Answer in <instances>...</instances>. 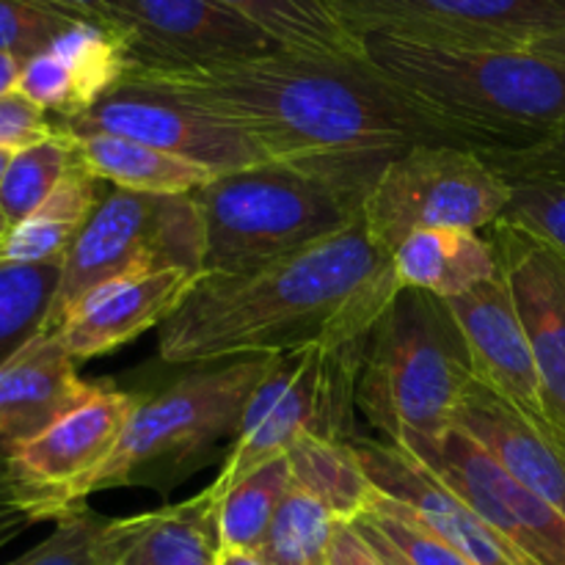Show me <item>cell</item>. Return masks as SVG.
Here are the masks:
<instances>
[{
    "label": "cell",
    "mask_w": 565,
    "mask_h": 565,
    "mask_svg": "<svg viewBox=\"0 0 565 565\" xmlns=\"http://www.w3.org/2000/svg\"><path fill=\"white\" fill-rule=\"evenodd\" d=\"M390 544H395L414 565H472L461 552L439 539L406 502L373 491L367 511L362 513Z\"/></svg>",
    "instance_id": "obj_33"
},
{
    "label": "cell",
    "mask_w": 565,
    "mask_h": 565,
    "mask_svg": "<svg viewBox=\"0 0 565 565\" xmlns=\"http://www.w3.org/2000/svg\"><path fill=\"white\" fill-rule=\"evenodd\" d=\"M447 303L467 340L475 379L535 423H550L533 348L502 270L463 296L447 298Z\"/></svg>",
    "instance_id": "obj_17"
},
{
    "label": "cell",
    "mask_w": 565,
    "mask_h": 565,
    "mask_svg": "<svg viewBox=\"0 0 565 565\" xmlns=\"http://www.w3.org/2000/svg\"><path fill=\"white\" fill-rule=\"evenodd\" d=\"M72 163H75V141L61 130L14 152L0 182V207L11 226L25 221L55 191Z\"/></svg>",
    "instance_id": "obj_31"
},
{
    "label": "cell",
    "mask_w": 565,
    "mask_h": 565,
    "mask_svg": "<svg viewBox=\"0 0 565 565\" xmlns=\"http://www.w3.org/2000/svg\"><path fill=\"white\" fill-rule=\"evenodd\" d=\"M55 130L66 136H88V132L125 136L191 163L207 166L215 174L268 163L241 132L218 125L188 105L136 88H116L86 114L55 121Z\"/></svg>",
    "instance_id": "obj_13"
},
{
    "label": "cell",
    "mask_w": 565,
    "mask_h": 565,
    "mask_svg": "<svg viewBox=\"0 0 565 565\" xmlns=\"http://www.w3.org/2000/svg\"><path fill=\"white\" fill-rule=\"evenodd\" d=\"M86 17L55 0H0V53L28 61Z\"/></svg>",
    "instance_id": "obj_35"
},
{
    "label": "cell",
    "mask_w": 565,
    "mask_h": 565,
    "mask_svg": "<svg viewBox=\"0 0 565 565\" xmlns=\"http://www.w3.org/2000/svg\"><path fill=\"white\" fill-rule=\"evenodd\" d=\"M500 221L530 232L565 259V177H519Z\"/></svg>",
    "instance_id": "obj_34"
},
{
    "label": "cell",
    "mask_w": 565,
    "mask_h": 565,
    "mask_svg": "<svg viewBox=\"0 0 565 565\" xmlns=\"http://www.w3.org/2000/svg\"><path fill=\"white\" fill-rule=\"evenodd\" d=\"M39 524V519L31 511H20V508H0V550L9 546L11 541L20 539L28 527Z\"/></svg>",
    "instance_id": "obj_40"
},
{
    "label": "cell",
    "mask_w": 565,
    "mask_h": 565,
    "mask_svg": "<svg viewBox=\"0 0 565 565\" xmlns=\"http://www.w3.org/2000/svg\"><path fill=\"white\" fill-rule=\"evenodd\" d=\"M430 472L533 565H565V516L508 475L478 441L452 430Z\"/></svg>",
    "instance_id": "obj_12"
},
{
    "label": "cell",
    "mask_w": 565,
    "mask_h": 565,
    "mask_svg": "<svg viewBox=\"0 0 565 565\" xmlns=\"http://www.w3.org/2000/svg\"><path fill=\"white\" fill-rule=\"evenodd\" d=\"M20 70H22L20 58L0 53V94L14 92L17 81H20Z\"/></svg>",
    "instance_id": "obj_42"
},
{
    "label": "cell",
    "mask_w": 565,
    "mask_h": 565,
    "mask_svg": "<svg viewBox=\"0 0 565 565\" xmlns=\"http://www.w3.org/2000/svg\"><path fill=\"white\" fill-rule=\"evenodd\" d=\"M11 158H14V152H11V149H0V182H3L6 171H9Z\"/></svg>",
    "instance_id": "obj_46"
},
{
    "label": "cell",
    "mask_w": 565,
    "mask_h": 565,
    "mask_svg": "<svg viewBox=\"0 0 565 565\" xmlns=\"http://www.w3.org/2000/svg\"><path fill=\"white\" fill-rule=\"evenodd\" d=\"M75 154L97 180L110 182L121 191L158 193V196H188L215 177L207 166L154 149L110 132L70 136Z\"/></svg>",
    "instance_id": "obj_24"
},
{
    "label": "cell",
    "mask_w": 565,
    "mask_h": 565,
    "mask_svg": "<svg viewBox=\"0 0 565 565\" xmlns=\"http://www.w3.org/2000/svg\"><path fill=\"white\" fill-rule=\"evenodd\" d=\"M401 290L390 254L351 226L241 276H202L158 331L169 364L279 356L370 334Z\"/></svg>",
    "instance_id": "obj_2"
},
{
    "label": "cell",
    "mask_w": 565,
    "mask_h": 565,
    "mask_svg": "<svg viewBox=\"0 0 565 565\" xmlns=\"http://www.w3.org/2000/svg\"><path fill=\"white\" fill-rule=\"evenodd\" d=\"M61 265H9L0 263V367L47 326Z\"/></svg>",
    "instance_id": "obj_29"
},
{
    "label": "cell",
    "mask_w": 565,
    "mask_h": 565,
    "mask_svg": "<svg viewBox=\"0 0 565 565\" xmlns=\"http://www.w3.org/2000/svg\"><path fill=\"white\" fill-rule=\"evenodd\" d=\"M392 268L397 287L434 292L445 301L500 274L491 241H483L480 232L456 226L408 235L392 254Z\"/></svg>",
    "instance_id": "obj_23"
},
{
    "label": "cell",
    "mask_w": 565,
    "mask_h": 565,
    "mask_svg": "<svg viewBox=\"0 0 565 565\" xmlns=\"http://www.w3.org/2000/svg\"><path fill=\"white\" fill-rule=\"evenodd\" d=\"M292 486L342 522H353L367 511L375 486L370 483L353 441H331L323 436H303L287 450Z\"/></svg>",
    "instance_id": "obj_27"
},
{
    "label": "cell",
    "mask_w": 565,
    "mask_h": 565,
    "mask_svg": "<svg viewBox=\"0 0 565 565\" xmlns=\"http://www.w3.org/2000/svg\"><path fill=\"white\" fill-rule=\"evenodd\" d=\"M329 565H384L351 522H340L329 550Z\"/></svg>",
    "instance_id": "obj_38"
},
{
    "label": "cell",
    "mask_w": 565,
    "mask_h": 565,
    "mask_svg": "<svg viewBox=\"0 0 565 565\" xmlns=\"http://www.w3.org/2000/svg\"><path fill=\"white\" fill-rule=\"evenodd\" d=\"M191 196L202 218V276L257 270L362 215V202L337 185L276 163L215 174Z\"/></svg>",
    "instance_id": "obj_6"
},
{
    "label": "cell",
    "mask_w": 565,
    "mask_h": 565,
    "mask_svg": "<svg viewBox=\"0 0 565 565\" xmlns=\"http://www.w3.org/2000/svg\"><path fill=\"white\" fill-rule=\"evenodd\" d=\"M530 50H533V53L546 55V58H555V61H561V64H565V33H555V36L541 39V42H535Z\"/></svg>",
    "instance_id": "obj_43"
},
{
    "label": "cell",
    "mask_w": 565,
    "mask_h": 565,
    "mask_svg": "<svg viewBox=\"0 0 565 565\" xmlns=\"http://www.w3.org/2000/svg\"><path fill=\"white\" fill-rule=\"evenodd\" d=\"M11 230V221L6 218V213H3V207H0V241H3L6 237V232Z\"/></svg>",
    "instance_id": "obj_47"
},
{
    "label": "cell",
    "mask_w": 565,
    "mask_h": 565,
    "mask_svg": "<svg viewBox=\"0 0 565 565\" xmlns=\"http://www.w3.org/2000/svg\"><path fill=\"white\" fill-rule=\"evenodd\" d=\"M367 337L279 353L243 408L241 430L210 489L224 497L303 436L353 441L356 379Z\"/></svg>",
    "instance_id": "obj_7"
},
{
    "label": "cell",
    "mask_w": 565,
    "mask_h": 565,
    "mask_svg": "<svg viewBox=\"0 0 565 565\" xmlns=\"http://www.w3.org/2000/svg\"><path fill=\"white\" fill-rule=\"evenodd\" d=\"M263 28L281 50L312 58H367L362 39L337 17L331 0H215Z\"/></svg>",
    "instance_id": "obj_26"
},
{
    "label": "cell",
    "mask_w": 565,
    "mask_h": 565,
    "mask_svg": "<svg viewBox=\"0 0 565 565\" xmlns=\"http://www.w3.org/2000/svg\"><path fill=\"white\" fill-rule=\"evenodd\" d=\"M202 218L193 196H158L110 188L66 252L44 331H55L86 296L110 281L163 268L202 276Z\"/></svg>",
    "instance_id": "obj_8"
},
{
    "label": "cell",
    "mask_w": 565,
    "mask_h": 565,
    "mask_svg": "<svg viewBox=\"0 0 565 565\" xmlns=\"http://www.w3.org/2000/svg\"><path fill=\"white\" fill-rule=\"evenodd\" d=\"M138 395L110 384H94L83 403L55 419L50 428L11 447V463L36 489L55 491L75 511L70 494L119 445ZM83 508V505H81Z\"/></svg>",
    "instance_id": "obj_15"
},
{
    "label": "cell",
    "mask_w": 565,
    "mask_h": 565,
    "mask_svg": "<svg viewBox=\"0 0 565 565\" xmlns=\"http://www.w3.org/2000/svg\"><path fill=\"white\" fill-rule=\"evenodd\" d=\"M356 39L384 36L458 47L530 50L565 33V0H331Z\"/></svg>",
    "instance_id": "obj_10"
},
{
    "label": "cell",
    "mask_w": 565,
    "mask_h": 565,
    "mask_svg": "<svg viewBox=\"0 0 565 565\" xmlns=\"http://www.w3.org/2000/svg\"><path fill=\"white\" fill-rule=\"evenodd\" d=\"M94 384L53 331H42L0 367V447L22 445L83 403Z\"/></svg>",
    "instance_id": "obj_20"
},
{
    "label": "cell",
    "mask_w": 565,
    "mask_h": 565,
    "mask_svg": "<svg viewBox=\"0 0 565 565\" xmlns=\"http://www.w3.org/2000/svg\"><path fill=\"white\" fill-rule=\"evenodd\" d=\"M546 425L530 419L478 379L469 386L456 419L458 430L565 516V463Z\"/></svg>",
    "instance_id": "obj_21"
},
{
    "label": "cell",
    "mask_w": 565,
    "mask_h": 565,
    "mask_svg": "<svg viewBox=\"0 0 565 565\" xmlns=\"http://www.w3.org/2000/svg\"><path fill=\"white\" fill-rule=\"evenodd\" d=\"M119 88L160 94L241 132L268 163L307 171L364 204L381 171L419 143H458L367 58L276 50L204 70H138ZM475 149V147H472Z\"/></svg>",
    "instance_id": "obj_1"
},
{
    "label": "cell",
    "mask_w": 565,
    "mask_h": 565,
    "mask_svg": "<svg viewBox=\"0 0 565 565\" xmlns=\"http://www.w3.org/2000/svg\"><path fill=\"white\" fill-rule=\"evenodd\" d=\"M292 489L290 461L287 456L265 463L257 472L232 486L218 497V539L226 550L259 552L268 539L276 511Z\"/></svg>",
    "instance_id": "obj_28"
},
{
    "label": "cell",
    "mask_w": 565,
    "mask_h": 565,
    "mask_svg": "<svg viewBox=\"0 0 565 565\" xmlns=\"http://www.w3.org/2000/svg\"><path fill=\"white\" fill-rule=\"evenodd\" d=\"M351 524H353V527H356V533L362 535L364 541H367V544H370V550H373L375 555L381 557V563H384V565H414L412 561H408L406 555H403L401 550H397L395 544H390V541H386L384 535H381L379 530H375L373 524H370L367 519L362 516V513H359V516L353 519Z\"/></svg>",
    "instance_id": "obj_39"
},
{
    "label": "cell",
    "mask_w": 565,
    "mask_h": 565,
    "mask_svg": "<svg viewBox=\"0 0 565 565\" xmlns=\"http://www.w3.org/2000/svg\"><path fill=\"white\" fill-rule=\"evenodd\" d=\"M508 202L511 182L480 149L419 143L381 171L362 204V218L370 241L392 257L419 230L494 226Z\"/></svg>",
    "instance_id": "obj_9"
},
{
    "label": "cell",
    "mask_w": 565,
    "mask_h": 565,
    "mask_svg": "<svg viewBox=\"0 0 565 565\" xmlns=\"http://www.w3.org/2000/svg\"><path fill=\"white\" fill-rule=\"evenodd\" d=\"M218 565H268L257 552H246V550H226L221 546L218 550Z\"/></svg>",
    "instance_id": "obj_44"
},
{
    "label": "cell",
    "mask_w": 565,
    "mask_h": 565,
    "mask_svg": "<svg viewBox=\"0 0 565 565\" xmlns=\"http://www.w3.org/2000/svg\"><path fill=\"white\" fill-rule=\"evenodd\" d=\"M367 61L475 149H524L565 127V64L533 50L458 47L373 33Z\"/></svg>",
    "instance_id": "obj_3"
},
{
    "label": "cell",
    "mask_w": 565,
    "mask_h": 565,
    "mask_svg": "<svg viewBox=\"0 0 565 565\" xmlns=\"http://www.w3.org/2000/svg\"><path fill=\"white\" fill-rule=\"evenodd\" d=\"M491 230L497 263L533 348L546 419L565 434V259L505 221H497Z\"/></svg>",
    "instance_id": "obj_14"
},
{
    "label": "cell",
    "mask_w": 565,
    "mask_h": 565,
    "mask_svg": "<svg viewBox=\"0 0 565 565\" xmlns=\"http://www.w3.org/2000/svg\"><path fill=\"white\" fill-rule=\"evenodd\" d=\"M99 182L103 180H97L75 154V163L55 185V191L25 221L6 232V237L0 241V263H64L66 252L103 199Z\"/></svg>",
    "instance_id": "obj_25"
},
{
    "label": "cell",
    "mask_w": 565,
    "mask_h": 565,
    "mask_svg": "<svg viewBox=\"0 0 565 565\" xmlns=\"http://www.w3.org/2000/svg\"><path fill=\"white\" fill-rule=\"evenodd\" d=\"M55 132V121L50 119L47 110L39 108L36 103L14 92L0 94V149H20L33 147Z\"/></svg>",
    "instance_id": "obj_37"
},
{
    "label": "cell",
    "mask_w": 565,
    "mask_h": 565,
    "mask_svg": "<svg viewBox=\"0 0 565 565\" xmlns=\"http://www.w3.org/2000/svg\"><path fill=\"white\" fill-rule=\"evenodd\" d=\"M202 279L185 268H163L132 279L110 281L83 298L53 331L75 362L105 356L136 340L143 331L163 326L188 292Z\"/></svg>",
    "instance_id": "obj_19"
},
{
    "label": "cell",
    "mask_w": 565,
    "mask_h": 565,
    "mask_svg": "<svg viewBox=\"0 0 565 565\" xmlns=\"http://www.w3.org/2000/svg\"><path fill=\"white\" fill-rule=\"evenodd\" d=\"M353 450L375 491L406 502L419 522L428 524L472 565H533L406 450L379 439H353Z\"/></svg>",
    "instance_id": "obj_16"
},
{
    "label": "cell",
    "mask_w": 565,
    "mask_h": 565,
    "mask_svg": "<svg viewBox=\"0 0 565 565\" xmlns=\"http://www.w3.org/2000/svg\"><path fill=\"white\" fill-rule=\"evenodd\" d=\"M340 522L329 508L292 486L257 555L268 565H329L331 539Z\"/></svg>",
    "instance_id": "obj_30"
},
{
    "label": "cell",
    "mask_w": 565,
    "mask_h": 565,
    "mask_svg": "<svg viewBox=\"0 0 565 565\" xmlns=\"http://www.w3.org/2000/svg\"><path fill=\"white\" fill-rule=\"evenodd\" d=\"M218 494L213 489L127 516L108 565H218Z\"/></svg>",
    "instance_id": "obj_22"
},
{
    "label": "cell",
    "mask_w": 565,
    "mask_h": 565,
    "mask_svg": "<svg viewBox=\"0 0 565 565\" xmlns=\"http://www.w3.org/2000/svg\"><path fill=\"white\" fill-rule=\"evenodd\" d=\"M55 3L66 6V9H72L75 14L86 17V20H97V22H103V25H108L110 0H55Z\"/></svg>",
    "instance_id": "obj_41"
},
{
    "label": "cell",
    "mask_w": 565,
    "mask_h": 565,
    "mask_svg": "<svg viewBox=\"0 0 565 565\" xmlns=\"http://www.w3.org/2000/svg\"><path fill=\"white\" fill-rule=\"evenodd\" d=\"M475 384L472 359L445 298L401 287L370 329L356 379V406L384 441L425 467L456 430Z\"/></svg>",
    "instance_id": "obj_4"
},
{
    "label": "cell",
    "mask_w": 565,
    "mask_h": 565,
    "mask_svg": "<svg viewBox=\"0 0 565 565\" xmlns=\"http://www.w3.org/2000/svg\"><path fill=\"white\" fill-rule=\"evenodd\" d=\"M505 180L519 177H565V127L524 149H480Z\"/></svg>",
    "instance_id": "obj_36"
},
{
    "label": "cell",
    "mask_w": 565,
    "mask_h": 565,
    "mask_svg": "<svg viewBox=\"0 0 565 565\" xmlns=\"http://www.w3.org/2000/svg\"><path fill=\"white\" fill-rule=\"evenodd\" d=\"M130 70L127 44L114 28L81 20L47 50L22 61L17 92L55 116L75 119L114 94Z\"/></svg>",
    "instance_id": "obj_18"
},
{
    "label": "cell",
    "mask_w": 565,
    "mask_h": 565,
    "mask_svg": "<svg viewBox=\"0 0 565 565\" xmlns=\"http://www.w3.org/2000/svg\"><path fill=\"white\" fill-rule=\"evenodd\" d=\"M108 25L138 70H204L281 50L263 28L215 0H110Z\"/></svg>",
    "instance_id": "obj_11"
},
{
    "label": "cell",
    "mask_w": 565,
    "mask_h": 565,
    "mask_svg": "<svg viewBox=\"0 0 565 565\" xmlns=\"http://www.w3.org/2000/svg\"><path fill=\"white\" fill-rule=\"evenodd\" d=\"M546 430H550V436H552V441H555V447H557V452H561V458H563V463H565V434H563V430H557V428H552V425H546Z\"/></svg>",
    "instance_id": "obj_45"
},
{
    "label": "cell",
    "mask_w": 565,
    "mask_h": 565,
    "mask_svg": "<svg viewBox=\"0 0 565 565\" xmlns=\"http://www.w3.org/2000/svg\"><path fill=\"white\" fill-rule=\"evenodd\" d=\"M125 524L127 516L108 519L83 505L55 522V530L42 544L6 565H108Z\"/></svg>",
    "instance_id": "obj_32"
},
{
    "label": "cell",
    "mask_w": 565,
    "mask_h": 565,
    "mask_svg": "<svg viewBox=\"0 0 565 565\" xmlns=\"http://www.w3.org/2000/svg\"><path fill=\"white\" fill-rule=\"evenodd\" d=\"M274 356H243L202 364L152 397H138L136 412L108 461L72 489V505L99 491L180 486L210 458L221 439L235 441L243 408L265 379Z\"/></svg>",
    "instance_id": "obj_5"
}]
</instances>
